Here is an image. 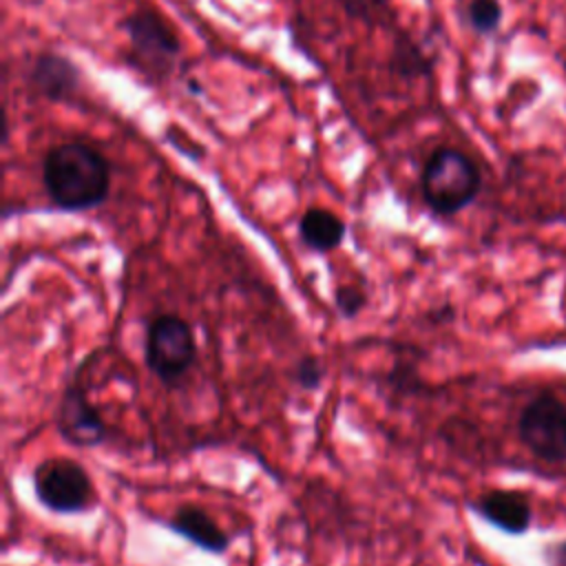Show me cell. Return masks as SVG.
I'll return each mask as SVG.
<instances>
[{"label":"cell","mask_w":566,"mask_h":566,"mask_svg":"<svg viewBox=\"0 0 566 566\" xmlns=\"http://www.w3.org/2000/svg\"><path fill=\"white\" fill-rule=\"evenodd\" d=\"M42 184L57 210L84 212L99 208L111 192V164L84 139L51 146L42 157Z\"/></svg>","instance_id":"cell-1"},{"label":"cell","mask_w":566,"mask_h":566,"mask_svg":"<svg viewBox=\"0 0 566 566\" xmlns=\"http://www.w3.org/2000/svg\"><path fill=\"white\" fill-rule=\"evenodd\" d=\"M482 175L475 161L458 148L438 146L420 170V195L438 217H453L475 201Z\"/></svg>","instance_id":"cell-2"},{"label":"cell","mask_w":566,"mask_h":566,"mask_svg":"<svg viewBox=\"0 0 566 566\" xmlns=\"http://www.w3.org/2000/svg\"><path fill=\"white\" fill-rule=\"evenodd\" d=\"M128 38L126 62L155 82H164L177 69L181 40L170 22L150 7H137L122 20Z\"/></svg>","instance_id":"cell-3"},{"label":"cell","mask_w":566,"mask_h":566,"mask_svg":"<svg viewBox=\"0 0 566 566\" xmlns=\"http://www.w3.org/2000/svg\"><path fill=\"white\" fill-rule=\"evenodd\" d=\"M197 360V340L188 321L159 314L146 327L144 363L166 387H177Z\"/></svg>","instance_id":"cell-4"},{"label":"cell","mask_w":566,"mask_h":566,"mask_svg":"<svg viewBox=\"0 0 566 566\" xmlns=\"http://www.w3.org/2000/svg\"><path fill=\"white\" fill-rule=\"evenodd\" d=\"M35 500L51 513L73 515L95 506L97 493L86 469L71 458H46L31 473Z\"/></svg>","instance_id":"cell-5"},{"label":"cell","mask_w":566,"mask_h":566,"mask_svg":"<svg viewBox=\"0 0 566 566\" xmlns=\"http://www.w3.org/2000/svg\"><path fill=\"white\" fill-rule=\"evenodd\" d=\"M517 433L524 447L542 460L566 458V405L551 396H535L520 413Z\"/></svg>","instance_id":"cell-6"},{"label":"cell","mask_w":566,"mask_h":566,"mask_svg":"<svg viewBox=\"0 0 566 566\" xmlns=\"http://www.w3.org/2000/svg\"><path fill=\"white\" fill-rule=\"evenodd\" d=\"M55 429L71 447L91 449L106 440V422L77 385H69L55 411Z\"/></svg>","instance_id":"cell-7"},{"label":"cell","mask_w":566,"mask_h":566,"mask_svg":"<svg viewBox=\"0 0 566 566\" xmlns=\"http://www.w3.org/2000/svg\"><path fill=\"white\" fill-rule=\"evenodd\" d=\"M29 86L49 102H71L82 88V73L73 60L55 51H42L27 71Z\"/></svg>","instance_id":"cell-8"},{"label":"cell","mask_w":566,"mask_h":566,"mask_svg":"<svg viewBox=\"0 0 566 566\" xmlns=\"http://www.w3.org/2000/svg\"><path fill=\"white\" fill-rule=\"evenodd\" d=\"M172 533L195 544L197 548L221 555L230 546L228 533L197 504H181L172 511V515L164 522Z\"/></svg>","instance_id":"cell-9"},{"label":"cell","mask_w":566,"mask_h":566,"mask_svg":"<svg viewBox=\"0 0 566 566\" xmlns=\"http://www.w3.org/2000/svg\"><path fill=\"white\" fill-rule=\"evenodd\" d=\"M475 513L504 533L520 535L531 524V504L515 491H486L473 502Z\"/></svg>","instance_id":"cell-10"},{"label":"cell","mask_w":566,"mask_h":566,"mask_svg":"<svg viewBox=\"0 0 566 566\" xmlns=\"http://www.w3.org/2000/svg\"><path fill=\"white\" fill-rule=\"evenodd\" d=\"M345 232V221L327 208H307L298 219V239L307 250L316 254L336 250L343 243Z\"/></svg>","instance_id":"cell-11"},{"label":"cell","mask_w":566,"mask_h":566,"mask_svg":"<svg viewBox=\"0 0 566 566\" xmlns=\"http://www.w3.org/2000/svg\"><path fill=\"white\" fill-rule=\"evenodd\" d=\"M389 66L394 73H398L405 80H416V77L429 75V71H431V64H429L427 55L422 53V49L405 33H398L394 40Z\"/></svg>","instance_id":"cell-12"},{"label":"cell","mask_w":566,"mask_h":566,"mask_svg":"<svg viewBox=\"0 0 566 566\" xmlns=\"http://www.w3.org/2000/svg\"><path fill=\"white\" fill-rule=\"evenodd\" d=\"M340 9L369 27H389L394 22L391 0H336Z\"/></svg>","instance_id":"cell-13"},{"label":"cell","mask_w":566,"mask_h":566,"mask_svg":"<svg viewBox=\"0 0 566 566\" xmlns=\"http://www.w3.org/2000/svg\"><path fill=\"white\" fill-rule=\"evenodd\" d=\"M467 22L475 33L489 35L502 22V4L497 0H469Z\"/></svg>","instance_id":"cell-14"},{"label":"cell","mask_w":566,"mask_h":566,"mask_svg":"<svg viewBox=\"0 0 566 566\" xmlns=\"http://www.w3.org/2000/svg\"><path fill=\"white\" fill-rule=\"evenodd\" d=\"M292 380L296 387L305 391H316L325 380V365L316 356H303L294 363Z\"/></svg>","instance_id":"cell-15"},{"label":"cell","mask_w":566,"mask_h":566,"mask_svg":"<svg viewBox=\"0 0 566 566\" xmlns=\"http://www.w3.org/2000/svg\"><path fill=\"white\" fill-rule=\"evenodd\" d=\"M367 305V294L358 285H338L334 292V307L343 318H356Z\"/></svg>","instance_id":"cell-16"}]
</instances>
